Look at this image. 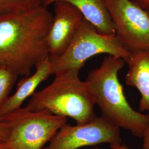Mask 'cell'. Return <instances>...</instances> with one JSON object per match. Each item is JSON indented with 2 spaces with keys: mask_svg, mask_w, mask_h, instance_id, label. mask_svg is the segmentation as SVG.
Masks as SVG:
<instances>
[{
  "mask_svg": "<svg viewBox=\"0 0 149 149\" xmlns=\"http://www.w3.org/2000/svg\"><path fill=\"white\" fill-rule=\"evenodd\" d=\"M53 18L44 6L0 15V66L28 76L49 58L47 36Z\"/></svg>",
  "mask_w": 149,
  "mask_h": 149,
  "instance_id": "1",
  "label": "cell"
},
{
  "mask_svg": "<svg viewBox=\"0 0 149 149\" xmlns=\"http://www.w3.org/2000/svg\"><path fill=\"white\" fill-rule=\"evenodd\" d=\"M125 63L120 58L108 55L98 68L91 71L86 80L90 85L102 117L118 128L142 138L149 125V114L134 110L127 100L118 79L119 72Z\"/></svg>",
  "mask_w": 149,
  "mask_h": 149,
  "instance_id": "2",
  "label": "cell"
},
{
  "mask_svg": "<svg viewBox=\"0 0 149 149\" xmlns=\"http://www.w3.org/2000/svg\"><path fill=\"white\" fill-rule=\"evenodd\" d=\"M80 70H66L55 74L53 81L36 92L26 107L33 111H47L54 115L69 117L77 124L96 119L95 98L89 82L79 77Z\"/></svg>",
  "mask_w": 149,
  "mask_h": 149,
  "instance_id": "3",
  "label": "cell"
},
{
  "mask_svg": "<svg viewBox=\"0 0 149 149\" xmlns=\"http://www.w3.org/2000/svg\"><path fill=\"white\" fill-rule=\"evenodd\" d=\"M106 54L128 61L130 53L116 34H103L84 18L69 47L62 55L50 59L52 74L66 70H81L94 56Z\"/></svg>",
  "mask_w": 149,
  "mask_h": 149,
  "instance_id": "4",
  "label": "cell"
},
{
  "mask_svg": "<svg viewBox=\"0 0 149 149\" xmlns=\"http://www.w3.org/2000/svg\"><path fill=\"white\" fill-rule=\"evenodd\" d=\"M0 122L10 127L8 141L12 149H43L68 120L47 111H33L22 107L1 118Z\"/></svg>",
  "mask_w": 149,
  "mask_h": 149,
  "instance_id": "5",
  "label": "cell"
},
{
  "mask_svg": "<svg viewBox=\"0 0 149 149\" xmlns=\"http://www.w3.org/2000/svg\"><path fill=\"white\" fill-rule=\"evenodd\" d=\"M116 34L131 54L149 50V14L133 0H104Z\"/></svg>",
  "mask_w": 149,
  "mask_h": 149,
  "instance_id": "6",
  "label": "cell"
},
{
  "mask_svg": "<svg viewBox=\"0 0 149 149\" xmlns=\"http://www.w3.org/2000/svg\"><path fill=\"white\" fill-rule=\"evenodd\" d=\"M121 143L120 128L101 116L86 124H66L43 149H78L99 144H109L111 146Z\"/></svg>",
  "mask_w": 149,
  "mask_h": 149,
  "instance_id": "7",
  "label": "cell"
},
{
  "mask_svg": "<svg viewBox=\"0 0 149 149\" xmlns=\"http://www.w3.org/2000/svg\"><path fill=\"white\" fill-rule=\"evenodd\" d=\"M53 5V18L47 36L50 59L65 53L84 19L81 12L68 2L57 1Z\"/></svg>",
  "mask_w": 149,
  "mask_h": 149,
  "instance_id": "8",
  "label": "cell"
},
{
  "mask_svg": "<svg viewBox=\"0 0 149 149\" xmlns=\"http://www.w3.org/2000/svg\"><path fill=\"white\" fill-rule=\"evenodd\" d=\"M35 69L33 74L24 76L19 81L15 92L9 97L0 109V119L22 107L23 103L34 94L38 87L52 74L50 58L39 64Z\"/></svg>",
  "mask_w": 149,
  "mask_h": 149,
  "instance_id": "9",
  "label": "cell"
},
{
  "mask_svg": "<svg viewBox=\"0 0 149 149\" xmlns=\"http://www.w3.org/2000/svg\"><path fill=\"white\" fill-rule=\"evenodd\" d=\"M125 82L140 93L139 109L149 114V50L132 54L127 62Z\"/></svg>",
  "mask_w": 149,
  "mask_h": 149,
  "instance_id": "10",
  "label": "cell"
},
{
  "mask_svg": "<svg viewBox=\"0 0 149 149\" xmlns=\"http://www.w3.org/2000/svg\"><path fill=\"white\" fill-rule=\"evenodd\" d=\"M57 1L68 2L74 6L100 33L116 34L104 0H44L43 5L48 7Z\"/></svg>",
  "mask_w": 149,
  "mask_h": 149,
  "instance_id": "11",
  "label": "cell"
},
{
  "mask_svg": "<svg viewBox=\"0 0 149 149\" xmlns=\"http://www.w3.org/2000/svg\"><path fill=\"white\" fill-rule=\"evenodd\" d=\"M44 0H0V15L29 11L44 6Z\"/></svg>",
  "mask_w": 149,
  "mask_h": 149,
  "instance_id": "12",
  "label": "cell"
},
{
  "mask_svg": "<svg viewBox=\"0 0 149 149\" xmlns=\"http://www.w3.org/2000/svg\"><path fill=\"white\" fill-rule=\"evenodd\" d=\"M14 70L6 66H0V109L11 96V91L18 77Z\"/></svg>",
  "mask_w": 149,
  "mask_h": 149,
  "instance_id": "13",
  "label": "cell"
},
{
  "mask_svg": "<svg viewBox=\"0 0 149 149\" xmlns=\"http://www.w3.org/2000/svg\"><path fill=\"white\" fill-rule=\"evenodd\" d=\"M10 133V125L6 123L0 122V143L8 141Z\"/></svg>",
  "mask_w": 149,
  "mask_h": 149,
  "instance_id": "14",
  "label": "cell"
},
{
  "mask_svg": "<svg viewBox=\"0 0 149 149\" xmlns=\"http://www.w3.org/2000/svg\"><path fill=\"white\" fill-rule=\"evenodd\" d=\"M143 149H149V124L143 136Z\"/></svg>",
  "mask_w": 149,
  "mask_h": 149,
  "instance_id": "15",
  "label": "cell"
},
{
  "mask_svg": "<svg viewBox=\"0 0 149 149\" xmlns=\"http://www.w3.org/2000/svg\"><path fill=\"white\" fill-rule=\"evenodd\" d=\"M149 14V0H133Z\"/></svg>",
  "mask_w": 149,
  "mask_h": 149,
  "instance_id": "16",
  "label": "cell"
},
{
  "mask_svg": "<svg viewBox=\"0 0 149 149\" xmlns=\"http://www.w3.org/2000/svg\"><path fill=\"white\" fill-rule=\"evenodd\" d=\"M0 149H12L8 141L0 143Z\"/></svg>",
  "mask_w": 149,
  "mask_h": 149,
  "instance_id": "17",
  "label": "cell"
},
{
  "mask_svg": "<svg viewBox=\"0 0 149 149\" xmlns=\"http://www.w3.org/2000/svg\"><path fill=\"white\" fill-rule=\"evenodd\" d=\"M111 148L112 149H132L129 148H128L127 146L125 145H114V146H111Z\"/></svg>",
  "mask_w": 149,
  "mask_h": 149,
  "instance_id": "18",
  "label": "cell"
},
{
  "mask_svg": "<svg viewBox=\"0 0 149 149\" xmlns=\"http://www.w3.org/2000/svg\"><path fill=\"white\" fill-rule=\"evenodd\" d=\"M100 149V148H92V149Z\"/></svg>",
  "mask_w": 149,
  "mask_h": 149,
  "instance_id": "19",
  "label": "cell"
}]
</instances>
